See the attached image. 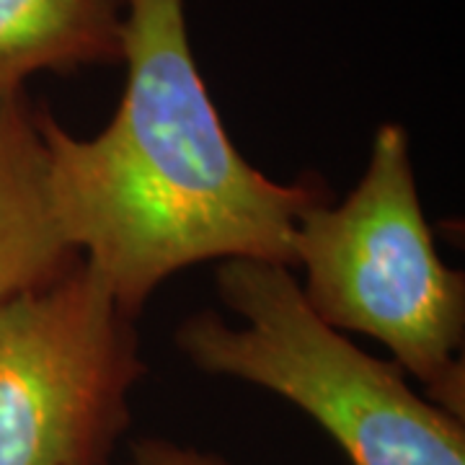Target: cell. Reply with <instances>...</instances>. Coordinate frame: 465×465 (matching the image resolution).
I'll use <instances>...</instances> for the list:
<instances>
[{
    "label": "cell",
    "mask_w": 465,
    "mask_h": 465,
    "mask_svg": "<svg viewBox=\"0 0 465 465\" xmlns=\"http://www.w3.org/2000/svg\"><path fill=\"white\" fill-rule=\"evenodd\" d=\"M124 18L127 0H0V94L39 70L119 63Z\"/></svg>",
    "instance_id": "cell-6"
},
{
    "label": "cell",
    "mask_w": 465,
    "mask_h": 465,
    "mask_svg": "<svg viewBox=\"0 0 465 465\" xmlns=\"http://www.w3.org/2000/svg\"><path fill=\"white\" fill-rule=\"evenodd\" d=\"M217 292L241 326L204 311L176 336L200 370L292 401L331 434L351 465H465L463 419L416 396L399 365L326 326L290 266L225 259Z\"/></svg>",
    "instance_id": "cell-2"
},
{
    "label": "cell",
    "mask_w": 465,
    "mask_h": 465,
    "mask_svg": "<svg viewBox=\"0 0 465 465\" xmlns=\"http://www.w3.org/2000/svg\"><path fill=\"white\" fill-rule=\"evenodd\" d=\"M145 375L133 318L78 259L0 302V465H106Z\"/></svg>",
    "instance_id": "cell-4"
},
{
    "label": "cell",
    "mask_w": 465,
    "mask_h": 465,
    "mask_svg": "<svg viewBox=\"0 0 465 465\" xmlns=\"http://www.w3.org/2000/svg\"><path fill=\"white\" fill-rule=\"evenodd\" d=\"M127 85L96 137L39 109L57 220L70 246L134 318L183 266L262 259L295 266L302 207L318 186L266 179L235 150L202 81L183 0H127Z\"/></svg>",
    "instance_id": "cell-1"
},
{
    "label": "cell",
    "mask_w": 465,
    "mask_h": 465,
    "mask_svg": "<svg viewBox=\"0 0 465 465\" xmlns=\"http://www.w3.org/2000/svg\"><path fill=\"white\" fill-rule=\"evenodd\" d=\"M81 259L57 220L39 112L0 94V302L45 287Z\"/></svg>",
    "instance_id": "cell-5"
},
{
    "label": "cell",
    "mask_w": 465,
    "mask_h": 465,
    "mask_svg": "<svg viewBox=\"0 0 465 465\" xmlns=\"http://www.w3.org/2000/svg\"><path fill=\"white\" fill-rule=\"evenodd\" d=\"M292 246L311 311L336 331L378 339L432 403L463 419V272L434 249L403 127L378 130L365 176L341 204L300 210Z\"/></svg>",
    "instance_id": "cell-3"
},
{
    "label": "cell",
    "mask_w": 465,
    "mask_h": 465,
    "mask_svg": "<svg viewBox=\"0 0 465 465\" xmlns=\"http://www.w3.org/2000/svg\"><path fill=\"white\" fill-rule=\"evenodd\" d=\"M127 465H228L223 458L182 448L166 440H140L133 445V458Z\"/></svg>",
    "instance_id": "cell-7"
}]
</instances>
